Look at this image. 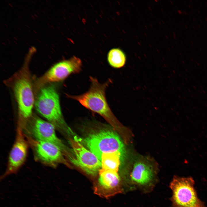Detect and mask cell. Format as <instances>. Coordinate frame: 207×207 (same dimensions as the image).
I'll return each instance as SVG.
<instances>
[{
	"label": "cell",
	"instance_id": "6da1fadb",
	"mask_svg": "<svg viewBox=\"0 0 207 207\" xmlns=\"http://www.w3.org/2000/svg\"><path fill=\"white\" fill-rule=\"evenodd\" d=\"M30 58L26 57L22 68L15 74L9 81L18 107V126L24 129L33 115L34 100L28 63Z\"/></svg>",
	"mask_w": 207,
	"mask_h": 207
},
{
	"label": "cell",
	"instance_id": "7a4b0ae2",
	"mask_svg": "<svg viewBox=\"0 0 207 207\" xmlns=\"http://www.w3.org/2000/svg\"><path fill=\"white\" fill-rule=\"evenodd\" d=\"M91 85L88 90L80 95L67 96L78 101L85 108L99 114L114 128L119 122L112 112L107 101L106 91L110 80L101 83L97 79L90 76Z\"/></svg>",
	"mask_w": 207,
	"mask_h": 207
},
{
	"label": "cell",
	"instance_id": "3957f363",
	"mask_svg": "<svg viewBox=\"0 0 207 207\" xmlns=\"http://www.w3.org/2000/svg\"><path fill=\"white\" fill-rule=\"evenodd\" d=\"M34 106L37 111L55 129L62 132L69 131L62 113L59 95L53 86L43 87L39 90Z\"/></svg>",
	"mask_w": 207,
	"mask_h": 207
},
{
	"label": "cell",
	"instance_id": "277c9868",
	"mask_svg": "<svg viewBox=\"0 0 207 207\" xmlns=\"http://www.w3.org/2000/svg\"><path fill=\"white\" fill-rule=\"evenodd\" d=\"M191 177L175 176L170 184L172 207H206L198 197Z\"/></svg>",
	"mask_w": 207,
	"mask_h": 207
},
{
	"label": "cell",
	"instance_id": "5b68a950",
	"mask_svg": "<svg viewBox=\"0 0 207 207\" xmlns=\"http://www.w3.org/2000/svg\"><path fill=\"white\" fill-rule=\"evenodd\" d=\"M83 142L100 161L103 154L118 152L122 155L124 152V145L119 137L110 130H102L90 134Z\"/></svg>",
	"mask_w": 207,
	"mask_h": 207
},
{
	"label": "cell",
	"instance_id": "8992f818",
	"mask_svg": "<svg viewBox=\"0 0 207 207\" xmlns=\"http://www.w3.org/2000/svg\"><path fill=\"white\" fill-rule=\"evenodd\" d=\"M56 129L52 124L38 116L33 115L29 120L23 130L29 135L28 136L38 141L52 143L59 147L64 155H70L65 145L57 136Z\"/></svg>",
	"mask_w": 207,
	"mask_h": 207
},
{
	"label": "cell",
	"instance_id": "52a82bcc",
	"mask_svg": "<svg viewBox=\"0 0 207 207\" xmlns=\"http://www.w3.org/2000/svg\"><path fill=\"white\" fill-rule=\"evenodd\" d=\"M82 66L81 60L75 56L60 61L37 79L35 83L36 89L39 90L48 83L60 82L72 74L78 73L81 70Z\"/></svg>",
	"mask_w": 207,
	"mask_h": 207
},
{
	"label": "cell",
	"instance_id": "ba28073f",
	"mask_svg": "<svg viewBox=\"0 0 207 207\" xmlns=\"http://www.w3.org/2000/svg\"><path fill=\"white\" fill-rule=\"evenodd\" d=\"M32 148L35 159L46 166L55 168L59 164L68 165L61 149L52 143L34 139L27 136Z\"/></svg>",
	"mask_w": 207,
	"mask_h": 207
},
{
	"label": "cell",
	"instance_id": "9c48e42d",
	"mask_svg": "<svg viewBox=\"0 0 207 207\" xmlns=\"http://www.w3.org/2000/svg\"><path fill=\"white\" fill-rule=\"evenodd\" d=\"M23 129L17 126L16 140L10 151L6 169L0 180L16 174L24 164L27 157L29 143L26 140Z\"/></svg>",
	"mask_w": 207,
	"mask_h": 207
},
{
	"label": "cell",
	"instance_id": "30bf717a",
	"mask_svg": "<svg viewBox=\"0 0 207 207\" xmlns=\"http://www.w3.org/2000/svg\"><path fill=\"white\" fill-rule=\"evenodd\" d=\"M70 141L74 155L70 159V161L88 174L96 175L101 168V161L78 140L71 139Z\"/></svg>",
	"mask_w": 207,
	"mask_h": 207
},
{
	"label": "cell",
	"instance_id": "8fae6325",
	"mask_svg": "<svg viewBox=\"0 0 207 207\" xmlns=\"http://www.w3.org/2000/svg\"><path fill=\"white\" fill-rule=\"evenodd\" d=\"M99 173L98 183L95 190L96 193L108 197L122 193L121 182L118 172L101 168Z\"/></svg>",
	"mask_w": 207,
	"mask_h": 207
},
{
	"label": "cell",
	"instance_id": "7c38bea8",
	"mask_svg": "<svg viewBox=\"0 0 207 207\" xmlns=\"http://www.w3.org/2000/svg\"><path fill=\"white\" fill-rule=\"evenodd\" d=\"M131 184L144 189L152 188L155 183L152 168L141 162H136L130 175Z\"/></svg>",
	"mask_w": 207,
	"mask_h": 207
},
{
	"label": "cell",
	"instance_id": "4fadbf2b",
	"mask_svg": "<svg viewBox=\"0 0 207 207\" xmlns=\"http://www.w3.org/2000/svg\"><path fill=\"white\" fill-rule=\"evenodd\" d=\"M121 155L120 153L118 152L103 154L101 160V169L118 172Z\"/></svg>",
	"mask_w": 207,
	"mask_h": 207
},
{
	"label": "cell",
	"instance_id": "5bb4252c",
	"mask_svg": "<svg viewBox=\"0 0 207 207\" xmlns=\"http://www.w3.org/2000/svg\"><path fill=\"white\" fill-rule=\"evenodd\" d=\"M107 60L110 65L116 68L123 67L126 63V57L124 52L118 48H113L109 52Z\"/></svg>",
	"mask_w": 207,
	"mask_h": 207
}]
</instances>
